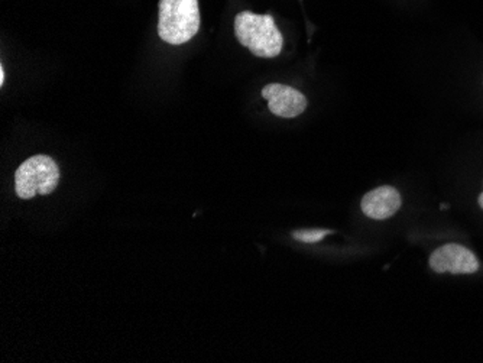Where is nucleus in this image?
I'll return each instance as SVG.
<instances>
[{"instance_id":"obj_8","label":"nucleus","mask_w":483,"mask_h":363,"mask_svg":"<svg viewBox=\"0 0 483 363\" xmlns=\"http://www.w3.org/2000/svg\"><path fill=\"white\" fill-rule=\"evenodd\" d=\"M5 84V69L4 65L0 67V86H4Z\"/></svg>"},{"instance_id":"obj_6","label":"nucleus","mask_w":483,"mask_h":363,"mask_svg":"<svg viewBox=\"0 0 483 363\" xmlns=\"http://www.w3.org/2000/svg\"><path fill=\"white\" fill-rule=\"evenodd\" d=\"M401 205L402 198L397 188L383 186L365 195L361 207L365 216L374 220H385L393 216L400 210Z\"/></svg>"},{"instance_id":"obj_10","label":"nucleus","mask_w":483,"mask_h":363,"mask_svg":"<svg viewBox=\"0 0 483 363\" xmlns=\"http://www.w3.org/2000/svg\"><path fill=\"white\" fill-rule=\"evenodd\" d=\"M448 207H450L449 205H441V209H448Z\"/></svg>"},{"instance_id":"obj_4","label":"nucleus","mask_w":483,"mask_h":363,"mask_svg":"<svg viewBox=\"0 0 483 363\" xmlns=\"http://www.w3.org/2000/svg\"><path fill=\"white\" fill-rule=\"evenodd\" d=\"M430 268L437 273H475L479 270V261L469 249L462 244H449L437 249L430 256Z\"/></svg>"},{"instance_id":"obj_9","label":"nucleus","mask_w":483,"mask_h":363,"mask_svg":"<svg viewBox=\"0 0 483 363\" xmlns=\"http://www.w3.org/2000/svg\"><path fill=\"white\" fill-rule=\"evenodd\" d=\"M479 205L483 209V193L479 196Z\"/></svg>"},{"instance_id":"obj_5","label":"nucleus","mask_w":483,"mask_h":363,"mask_svg":"<svg viewBox=\"0 0 483 363\" xmlns=\"http://www.w3.org/2000/svg\"><path fill=\"white\" fill-rule=\"evenodd\" d=\"M262 98L267 99L270 113L284 119L297 118L307 108L306 96L301 91L285 86V84H268L263 87Z\"/></svg>"},{"instance_id":"obj_7","label":"nucleus","mask_w":483,"mask_h":363,"mask_svg":"<svg viewBox=\"0 0 483 363\" xmlns=\"http://www.w3.org/2000/svg\"><path fill=\"white\" fill-rule=\"evenodd\" d=\"M332 231H321V229H310V231H297L292 234V238L296 241L304 242V244H316L321 239L326 238L327 234H332Z\"/></svg>"},{"instance_id":"obj_3","label":"nucleus","mask_w":483,"mask_h":363,"mask_svg":"<svg viewBox=\"0 0 483 363\" xmlns=\"http://www.w3.org/2000/svg\"><path fill=\"white\" fill-rule=\"evenodd\" d=\"M60 181L57 162L48 155H35L22 162L14 173V191L22 200L54 193Z\"/></svg>"},{"instance_id":"obj_1","label":"nucleus","mask_w":483,"mask_h":363,"mask_svg":"<svg viewBox=\"0 0 483 363\" xmlns=\"http://www.w3.org/2000/svg\"><path fill=\"white\" fill-rule=\"evenodd\" d=\"M235 35L243 47L260 58L278 57L284 43V38L270 14L241 12L235 18Z\"/></svg>"},{"instance_id":"obj_2","label":"nucleus","mask_w":483,"mask_h":363,"mask_svg":"<svg viewBox=\"0 0 483 363\" xmlns=\"http://www.w3.org/2000/svg\"><path fill=\"white\" fill-rule=\"evenodd\" d=\"M158 35L171 45H183L200 29L199 0H159Z\"/></svg>"}]
</instances>
